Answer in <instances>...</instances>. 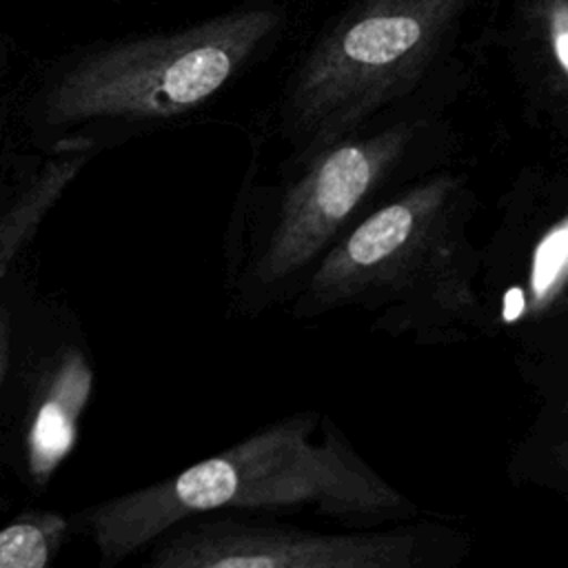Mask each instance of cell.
Listing matches in <instances>:
<instances>
[{
	"label": "cell",
	"instance_id": "obj_1",
	"mask_svg": "<svg viewBox=\"0 0 568 568\" xmlns=\"http://www.w3.org/2000/svg\"><path fill=\"white\" fill-rule=\"evenodd\" d=\"M204 513L302 515L346 528L417 519L422 506L388 484L320 410L282 417L171 477L78 510L100 568H118L166 528Z\"/></svg>",
	"mask_w": 568,
	"mask_h": 568
},
{
	"label": "cell",
	"instance_id": "obj_2",
	"mask_svg": "<svg viewBox=\"0 0 568 568\" xmlns=\"http://www.w3.org/2000/svg\"><path fill=\"white\" fill-rule=\"evenodd\" d=\"M477 206L466 173H419L328 246L284 313L320 320L353 311L371 333L413 346L490 337L470 237Z\"/></svg>",
	"mask_w": 568,
	"mask_h": 568
},
{
	"label": "cell",
	"instance_id": "obj_3",
	"mask_svg": "<svg viewBox=\"0 0 568 568\" xmlns=\"http://www.w3.org/2000/svg\"><path fill=\"white\" fill-rule=\"evenodd\" d=\"M426 115L404 113L288 153L266 178L246 173L222 242V288L233 317L255 320L297 295L328 246L424 169Z\"/></svg>",
	"mask_w": 568,
	"mask_h": 568
},
{
	"label": "cell",
	"instance_id": "obj_4",
	"mask_svg": "<svg viewBox=\"0 0 568 568\" xmlns=\"http://www.w3.org/2000/svg\"><path fill=\"white\" fill-rule=\"evenodd\" d=\"M504 0H351L291 69L277 126L291 153L364 131L410 102Z\"/></svg>",
	"mask_w": 568,
	"mask_h": 568
},
{
	"label": "cell",
	"instance_id": "obj_5",
	"mask_svg": "<svg viewBox=\"0 0 568 568\" xmlns=\"http://www.w3.org/2000/svg\"><path fill=\"white\" fill-rule=\"evenodd\" d=\"M282 0H248L202 22L106 42L47 95L51 124L158 126L209 104L277 40Z\"/></svg>",
	"mask_w": 568,
	"mask_h": 568
},
{
	"label": "cell",
	"instance_id": "obj_6",
	"mask_svg": "<svg viewBox=\"0 0 568 568\" xmlns=\"http://www.w3.org/2000/svg\"><path fill=\"white\" fill-rule=\"evenodd\" d=\"M477 286L490 339L515 346V368L541 397H568V175L524 166L479 246Z\"/></svg>",
	"mask_w": 568,
	"mask_h": 568
},
{
	"label": "cell",
	"instance_id": "obj_7",
	"mask_svg": "<svg viewBox=\"0 0 568 568\" xmlns=\"http://www.w3.org/2000/svg\"><path fill=\"white\" fill-rule=\"evenodd\" d=\"M473 539L444 519L313 530L275 515L204 513L160 532L140 568H464Z\"/></svg>",
	"mask_w": 568,
	"mask_h": 568
},
{
	"label": "cell",
	"instance_id": "obj_8",
	"mask_svg": "<svg viewBox=\"0 0 568 568\" xmlns=\"http://www.w3.org/2000/svg\"><path fill=\"white\" fill-rule=\"evenodd\" d=\"M497 44L510 64L524 113L568 135V0H504Z\"/></svg>",
	"mask_w": 568,
	"mask_h": 568
},
{
	"label": "cell",
	"instance_id": "obj_9",
	"mask_svg": "<svg viewBox=\"0 0 568 568\" xmlns=\"http://www.w3.org/2000/svg\"><path fill=\"white\" fill-rule=\"evenodd\" d=\"M93 388L95 366L87 342L64 337L49 355L24 417V470L33 486L44 488L75 450Z\"/></svg>",
	"mask_w": 568,
	"mask_h": 568
},
{
	"label": "cell",
	"instance_id": "obj_10",
	"mask_svg": "<svg viewBox=\"0 0 568 568\" xmlns=\"http://www.w3.org/2000/svg\"><path fill=\"white\" fill-rule=\"evenodd\" d=\"M91 153L93 149L87 144L67 140L55 149L53 158H49L40 173L0 213V280L33 237L44 215L87 164Z\"/></svg>",
	"mask_w": 568,
	"mask_h": 568
},
{
	"label": "cell",
	"instance_id": "obj_11",
	"mask_svg": "<svg viewBox=\"0 0 568 568\" xmlns=\"http://www.w3.org/2000/svg\"><path fill=\"white\" fill-rule=\"evenodd\" d=\"M69 519L53 510H29L0 528V568H51Z\"/></svg>",
	"mask_w": 568,
	"mask_h": 568
},
{
	"label": "cell",
	"instance_id": "obj_12",
	"mask_svg": "<svg viewBox=\"0 0 568 568\" xmlns=\"http://www.w3.org/2000/svg\"><path fill=\"white\" fill-rule=\"evenodd\" d=\"M11 335H13V326H11L9 311L0 308V384H2V379H4V375H7V368H9Z\"/></svg>",
	"mask_w": 568,
	"mask_h": 568
}]
</instances>
